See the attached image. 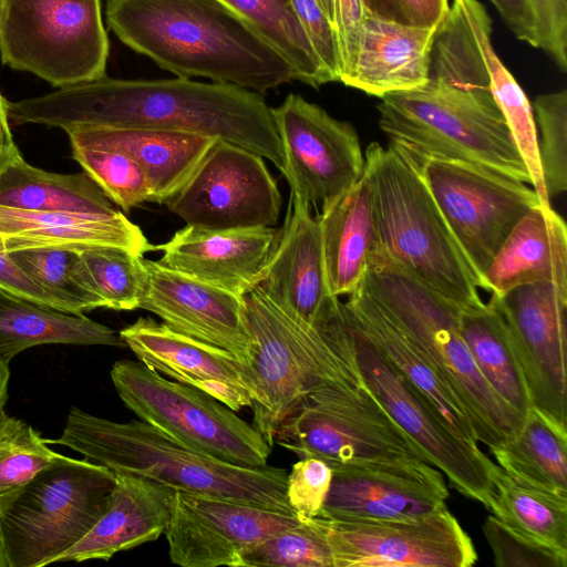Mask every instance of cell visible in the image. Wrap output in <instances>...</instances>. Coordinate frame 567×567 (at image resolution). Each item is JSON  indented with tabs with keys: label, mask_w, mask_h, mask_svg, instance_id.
<instances>
[{
	"label": "cell",
	"mask_w": 567,
	"mask_h": 567,
	"mask_svg": "<svg viewBox=\"0 0 567 567\" xmlns=\"http://www.w3.org/2000/svg\"><path fill=\"white\" fill-rule=\"evenodd\" d=\"M492 27L483 3L453 0L435 31L427 82L381 97L379 125L416 163L462 161L530 184L491 91Z\"/></svg>",
	"instance_id": "cell-1"
},
{
	"label": "cell",
	"mask_w": 567,
	"mask_h": 567,
	"mask_svg": "<svg viewBox=\"0 0 567 567\" xmlns=\"http://www.w3.org/2000/svg\"><path fill=\"white\" fill-rule=\"evenodd\" d=\"M8 113L16 124L63 131L90 124L200 134L245 147L284 171L271 107L262 94L234 84L184 78L122 80L105 74L42 96L8 102Z\"/></svg>",
	"instance_id": "cell-2"
},
{
	"label": "cell",
	"mask_w": 567,
	"mask_h": 567,
	"mask_svg": "<svg viewBox=\"0 0 567 567\" xmlns=\"http://www.w3.org/2000/svg\"><path fill=\"white\" fill-rule=\"evenodd\" d=\"M115 35L177 78H206L260 94L296 80L290 63L218 0H106Z\"/></svg>",
	"instance_id": "cell-3"
},
{
	"label": "cell",
	"mask_w": 567,
	"mask_h": 567,
	"mask_svg": "<svg viewBox=\"0 0 567 567\" xmlns=\"http://www.w3.org/2000/svg\"><path fill=\"white\" fill-rule=\"evenodd\" d=\"M243 299L250 340L244 380L254 426L272 446L279 425L308 394L363 382L344 302L312 326L277 307L257 288Z\"/></svg>",
	"instance_id": "cell-4"
},
{
	"label": "cell",
	"mask_w": 567,
	"mask_h": 567,
	"mask_svg": "<svg viewBox=\"0 0 567 567\" xmlns=\"http://www.w3.org/2000/svg\"><path fill=\"white\" fill-rule=\"evenodd\" d=\"M47 442L70 447L114 473H132L175 491L295 515L286 494L287 470L223 462L186 447L142 420L120 423L73 406L61 436Z\"/></svg>",
	"instance_id": "cell-5"
},
{
	"label": "cell",
	"mask_w": 567,
	"mask_h": 567,
	"mask_svg": "<svg viewBox=\"0 0 567 567\" xmlns=\"http://www.w3.org/2000/svg\"><path fill=\"white\" fill-rule=\"evenodd\" d=\"M359 287L421 351L466 410L489 450L522 426L524 416L486 382L460 332L462 309L419 281L375 243Z\"/></svg>",
	"instance_id": "cell-6"
},
{
	"label": "cell",
	"mask_w": 567,
	"mask_h": 567,
	"mask_svg": "<svg viewBox=\"0 0 567 567\" xmlns=\"http://www.w3.org/2000/svg\"><path fill=\"white\" fill-rule=\"evenodd\" d=\"M374 189L378 245L408 272L461 309L485 305L480 284L419 164L393 146L364 153Z\"/></svg>",
	"instance_id": "cell-7"
},
{
	"label": "cell",
	"mask_w": 567,
	"mask_h": 567,
	"mask_svg": "<svg viewBox=\"0 0 567 567\" xmlns=\"http://www.w3.org/2000/svg\"><path fill=\"white\" fill-rule=\"evenodd\" d=\"M115 473L61 455L38 472L0 512L8 567H41L80 542L103 514Z\"/></svg>",
	"instance_id": "cell-8"
},
{
	"label": "cell",
	"mask_w": 567,
	"mask_h": 567,
	"mask_svg": "<svg viewBox=\"0 0 567 567\" xmlns=\"http://www.w3.org/2000/svg\"><path fill=\"white\" fill-rule=\"evenodd\" d=\"M111 379L120 399L140 420L186 447L234 465H267L271 445L254 425L209 394L166 380L140 361H116Z\"/></svg>",
	"instance_id": "cell-9"
},
{
	"label": "cell",
	"mask_w": 567,
	"mask_h": 567,
	"mask_svg": "<svg viewBox=\"0 0 567 567\" xmlns=\"http://www.w3.org/2000/svg\"><path fill=\"white\" fill-rule=\"evenodd\" d=\"M0 56L55 87L105 75L101 0H3Z\"/></svg>",
	"instance_id": "cell-10"
},
{
	"label": "cell",
	"mask_w": 567,
	"mask_h": 567,
	"mask_svg": "<svg viewBox=\"0 0 567 567\" xmlns=\"http://www.w3.org/2000/svg\"><path fill=\"white\" fill-rule=\"evenodd\" d=\"M275 441L300 458L316 457L331 468L425 461L363 383L329 385L308 394L279 425Z\"/></svg>",
	"instance_id": "cell-11"
},
{
	"label": "cell",
	"mask_w": 567,
	"mask_h": 567,
	"mask_svg": "<svg viewBox=\"0 0 567 567\" xmlns=\"http://www.w3.org/2000/svg\"><path fill=\"white\" fill-rule=\"evenodd\" d=\"M417 164L481 288L511 230L542 204L537 193L526 183L467 162L430 157Z\"/></svg>",
	"instance_id": "cell-12"
},
{
	"label": "cell",
	"mask_w": 567,
	"mask_h": 567,
	"mask_svg": "<svg viewBox=\"0 0 567 567\" xmlns=\"http://www.w3.org/2000/svg\"><path fill=\"white\" fill-rule=\"evenodd\" d=\"M347 312L363 384L412 440L424 460L442 472L455 491L487 507L493 494L492 476L498 465L478 445L461 441L447 429L426 401L361 331L348 309Z\"/></svg>",
	"instance_id": "cell-13"
},
{
	"label": "cell",
	"mask_w": 567,
	"mask_h": 567,
	"mask_svg": "<svg viewBox=\"0 0 567 567\" xmlns=\"http://www.w3.org/2000/svg\"><path fill=\"white\" fill-rule=\"evenodd\" d=\"M281 200L262 156L215 138L164 205L187 226L236 230L275 226Z\"/></svg>",
	"instance_id": "cell-14"
},
{
	"label": "cell",
	"mask_w": 567,
	"mask_h": 567,
	"mask_svg": "<svg viewBox=\"0 0 567 567\" xmlns=\"http://www.w3.org/2000/svg\"><path fill=\"white\" fill-rule=\"evenodd\" d=\"M320 518L333 567H470L477 560L471 537L446 506L412 518Z\"/></svg>",
	"instance_id": "cell-15"
},
{
	"label": "cell",
	"mask_w": 567,
	"mask_h": 567,
	"mask_svg": "<svg viewBox=\"0 0 567 567\" xmlns=\"http://www.w3.org/2000/svg\"><path fill=\"white\" fill-rule=\"evenodd\" d=\"M271 112L292 195L321 210L362 175L365 159L349 122L293 93Z\"/></svg>",
	"instance_id": "cell-16"
},
{
	"label": "cell",
	"mask_w": 567,
	"mask_h": 567,
	"mask_svg": "<svg viewBox=\"0 0 567 567\" xmlns=\"http://www.w3.org/2000/svg\"><path fill=\"white\" fill-rule=\"evenodd\" d=\"M493 295V293H492ZM532 409L567 430V291L546 282L517 286L496 296Z\"/></svg>",
	"instance_id": "cell-17"
},
{
	"label": "cell",
	"mask_w": 567,
	"mask_h": 567,
	"mask_svg": "<svg viewBox=\"0 0 567 567\" xmlns=\"http://www.w3.org/2000/svg\"><path fill=\"white\" fill-rule=\"evenodd\" d=\"M300 523L293 514L175 491L164 534L175 565L241 567L244 555L251 548Z\"/></svg>",
	"instance_id": "cell-18"
},
{
	"label": "cell",
	"mask_w": 567,
	"mask_h": 567,
	"mask_svg": "<svg viewBox=\"0 0 567 567\" xmlns=\"http://www.w3.org/2000/svg\"><path fill=\"white\" fill-rule=\"evenodd\" d=\"M319 517L333 520L412 518L445 506L449 489L430 463L400 461L334 466Z\"/></svg>",
	"instance_id": "cell-19"
},
{
	"label": "cell",
	"mask_w": 567,
	"mask_h": 567,
	"mask_svg": "<svg viewBox=\"0 0 567 567\" xmlns=\"http://www.w3.org/2000/svg\"><path fill=\"white\" fill-rule=\"evenodd\" d=\"M140 309L159 317L173 330L219 347L246 363L249 333L243 297L144 259Z\"/></svg>",
	"instance_id": "cell-20"
},
{
	"label": "cell",
	"mask_w": 567,
	"mask_h": 567,
	"mask_svg": "<svg viewBox=\"0 0 567 567\" xmlns=\"http://www.w3.org/2000/svg\"><path fill=\"white\" fill-rule=\"evenodd\" d=\"M284 311L308 324H319L337 309L326 276L320 230L311 207L290 193L281 229L256 286Z\"/></svg>",
	"instance_id": "cell-21"
},
{
	"label": "cell",
	"mask_w": 567,
	"mask_h": 567,
	"mask_svg": "<svg viewBox=\"0 0 567 567\" xmlns=\"http://www.w3.org/2000/svg\"><path fill=\"white\" fill-rule=\"evenodd\" d=\"M118 334L148 369L196 388L233 411L250 408L244 365L230 352L179 333L152 318L141 317Z\"/></svg>",
	"instance_id": "cell-22"
},
{
	"label": "cell",
	"mask_w": 567,
	"mask_h": 567,
	"mask_svg": "<svg viewBox=\"0 0 567 567\" xmlns=\"http://www.w3.org/2000/svg\"><path fill=\"white\" fill-rule=\"evenodd\" d=\"M277 235L274 227L206 230L186 225L155 249L163 251L162 265L244 297L258 285Z\"/></svg>",
	"instance_id": "cell-23"
},
{
	"label": "cell",
	"mask_w": 567,
	"mask_h": 567,
	"mask_svg": "<svg viewBox=\"0 0 567 567\" xmlns=\"http://www.w3.org/2000/svg\"><path fill=\"white\" fill-rule=\"evenodd\" d=\"M175 489L132 473H115L106 507L91 530L58 561L109 560L165 533Z\"/></svg>",
	"instance_id": "cell-24"
},
{
	"label": "cell",
	"mask_w": 567,
	"mask_h": 567,
	"mask_svg": "<svg viewBox=\"0 0 567 567\" xmlns=\"http://www.w3.org/2000/svg\"><path fill=\"white\" fill-rule=\"evenodd\" d=\"M436 28L364 16L355 63L343 84L380 99L424 85Z\"/></svg>",
	"instance_id": "cell-25"
},
{
	"label": "cell",
	"mask_w": 567,
	"mask_h": 567,
	"mask_svg": "<svg viewBox=\"0 0 567 567\" xmlns=\"http://www.w3.org/2000/svg\"><path fill=\"white\" fill-rule=\"evenodd\" d=\"M64 131L71 145L109 148L132 157L146 173L153 187V203L158 204H164L183 185L215 140L148 127L76 124Z\"/></svg>",
	"instance_id": "cell-26"
},
{
	"label": "cell",
	"mask_w": 567,
	"mask_h": 567,
	"mask_svg": "<svg viewBox=\"0 0 567 567\" xmlns=\"http://www.w3.org/2000/svg\"><path fill=\"white\" fill-rule=\"evenodd\" d=\"M546 282L567 291V227L539 204L514 226L482 278V289L502 296L526 284Z\"/></svg>",
	"instance_id": "cell-27"
},
{
	"label": "cell",
	"mask_w": 567,
	"mask_h": 567,
	"mask_svg": "<svg viewBox=\"0 0 567 567\" xmlns=\"http://www.w3.org/2000/svg\"><path fill=\"white\" fill-rule=\"evenodd\" d=\"M344 302L352 320L461 441L478 445L463 404L430 362L360 287Z\"/></svg>",
	"instance_id": "cell-28"
},
{
	"label": "cell",
	"mask_w": 567,
	"mask_h": 567,
	"mask_svg": "<svg viewBox=\"0 0 567 567\" xmlns=\"http://www.w3.org/2000/svg\"><path fill=\"white\" fill-rule=\"evenodd\" d=\"M87 246L120 247L140 256L155 250L141 228L123 213L97 216L0 206V247L6 252L34 247Z\"/></svg>",
	"instance_id": "cell-29"
},
{
	"label": "cell",
	"mask_w": 567,
	"mask_h": 567,
	"mask_svg": "<svg viewBox=\"0 0 567 567\" xmlns=\"http://www.w3.org/2000/svg\"><path fill=\"white\" fill-rule=\"evenodd\" d=\"M365 159V158H364ZM331 295H350L361 284L377 243L374 189L370 171L316 216Z\"/></svg>",
	"instance_id": "cell-30"
},
{
	"label": "cell",
	"mask_w": 567,
	"mask_h": 567,
	"mask_svg": "<svg viewBox=\"0 0 567 567\" xmlns=\"http://www.w3.org/2000/svg\"><path fill=\"white\" fill-rule=\"evenodd\" d=\"M126 347L113 329L84 316L43 307L0 290V358L7 363L34 346Z\"/></svg>",
	"instance_id": "cell-31"
},
{
	"label": "cell",
	"mask_w": 567,
	"mask_h": 567,
	"mask_svg": "<svg viewBox=\"0 0 567 567\" xmlns=\"http://www.w3.org/2000/svg\"><path fill=\"white\" fill-rule=\"evenodd\" d=\"M0 206L97 216L122 213L84 172L51 173L30 165L22 155L0 173Z\"/></svg>",
	"instance_id": "cell-32"
},
{
	"label": "cell",
	"mask_w": 567,
	"mask_h": 567,
	"mask_svg": "<svg viewBox=\"0 0 567 567\" xmlns=\"http://www.w3.org/2000/svg\"><path fill=\"white\" fill-rule=\"evenodd\" d=\"M515 481L567 497V430L530 409L519 430L489 450Z\"/></svg>",
	"instance_id": "cell-33"
},
{
	"label": "cell",
	"mask_w": 567,
	"mask_h": 567,
	"mask_svg": "<svg viewBox=\"0 0 567 567\" xmlns=\"http://www.w3.org/2000/svg\"><path fill=\"white\" fill-rule=\"evenodd\" d=\"M460 332L489 386L525 416L532 409L530 400L494 295L481 308L462 309Z\"/></svg>",
	"instance_id": "cell-34"
},
{
	"label": "cell",
	"mask_w": 567,
	"mask_h": 567,
	"mask_svg": "<svg viewBox=\"0 0 567 567\" xmlns=\"http://www.w3.org/2000/svg\"><path fill=\"white\" fill-rule=\"evenodd\" d=\"M487 509L502 523L567 554V497L546 492L507 475L499 466L492 476Z\"/></svg>",
	"instance_id": "cell-35"
},
{
	"label": "cell",
	"mask_w": 567,
	"mask_h": 567,
	"mask_svg": "<svg viewBox=\"0 0 567 567\" xmlns=\"http://www.w3.org/2000/svg\"><path fill=\"white\" fill-rule=\"evenodd\" d=\"M250 23L293 68L296 80L315 89L331 82L289 0H218Z\"/></svg>",
	"instance_id": "cell-36"
},
{
	"label": "cell",
	"mask_w": 567,
	"mask_h": 567,
	"mask_svg": "<svg viewBox=\"0 0 567 567\" xmlns=\"http://www.w3.org/2000/svg\"><path fill=\"white\" fill-rule=\"evenodd\" d=\"M8 255L35 284L78 315L103 308L90 284L80 248L34 247Z\"/></svg>",
	"instance_id": "cell-37"
},
{
	"label": "cell",
	"mask_w": 567,
	"mask_h": 567,
	"mask_svg": "<svg viewBox=\"0 0 567 567\" xmlns=\"http://www.w3.org/2000/svg\"><path fill=\"white\" fill-rule=\"evenodd\" d=\"M80 256L103 308L138 309L145 280L143 256L113 246L83 247Z\"/></svg>",
	"instance_id": "cell-38"
},
{
	"label": "cell",
	"mask_w": 567,
	"mask_h": 567,
	"mask_svg": "<svg viewBox=\"0 0 567 567\" xmlns=\"http://www.w3.org/2000/svg\"><path fill=\"white\" fill-rule=\"evenodd\" d=\"M48 445L29 423L0 413V512L38 472L62 455Z\"/></svg>",
	"instance_id": "cell-39"
},
{
	"label": "cell",
	"mask_w": 567,
	"mask_h": 567,
	"mask_svg": "<svg viewBox=\"0 0 567 567\" xmlns=\"http://www.w3.org/2000/svg\"><path fill=\"white\" fill-rule=\"evenodd\" d=\"M71 150L72 157L84 173L125 213L143 203L153 202L151 182L132 157L101 147L71 145Z\"/></svg>",
	"instance_id": "cell-40"
},
{
	"label": "cell",
	"mask_w": 567,
	"mask_h": 567,
	"mask_svg": "<svg viewBox=\"0 0 567 567\" xmlns=\"http://www.w3.org/2000/svg\"><path fill=\"white\" fill-rule=\"evenodd\" d=\"M333 567L320 517L303 520L246 553L241 567Z\"/></svg>",
	"instance_id": "cell-41"
},
{
	"label": "cell",
	"mask_w": 567,
	"mask_h": 567,
	"mask_svg": "<svg viewBox=\"0 0 567 567\" xmlns=\"http://www.w3.org/2000/svg\"><path fill=\"white\" fill-rule=\"evenodd\" d=\"M534 110L542 172L551 199L567 189V91L536 96Z\"/></svg>",
	"instance_id": "cell-42"
},
{
	"label": "cell",
	"mask_w": 567,
	"mask_h": 567,
	"mask_svg": "<svg viewBox=\"0 0 567 567\" xmlns=\"http://www.w3.org/2000/svg\"><path fill=\"white\" fill-rule=\"evenodd\" d=\"M483 534L498 567H566L567 554L522 534L489 515Z\"/></svg>",
	"instance_id": "cell-43"
},
{
	"label": "cell",
	"mask_w": 567,
	"mask_h": 567,
	"mask_svg": "<svg viewBox=\"0 0 567 567\" xmlns=\"http://www.w3.org/2000/svg\"><path fill=\"white\" fill-rule=\"evenodd\" d=\"M332 480V470L316 457H301L287 477V499L301 520L319 517Z\"/></svg>",
	"instance_id": "cell-44"
},
{
	"label": "cell",
	"mask_w": 567,
	"mask_h": 567,
	"mask_svg": "<svg viewBox=\"0 0 567 567\" xmlns=\"http://www.w3.org/2000/svg\"><path fill=\"white\" fill-rule=\"evenodd\" d=\"M290 6L331 82L339 81L340 59L332 22L318 0H289Z\"/></svg>",
	"instance_id": "cell-45"
},
{
	"label": "cell",
	"mask_w": 567,
	"mask_h": 567,
	"mask_svg": "<svg viewBox=\"0 0 567 567\" xmlns=\"http://www.w3.org/2000/svg\"><path fill=\"white\" fill-rule=\"evenodd\" d=\"M532 18L537 49L567 70V6L559 0H524Z\"/></svg>",
	"instance_id": "cell-46"
},
{
	"label": "cell",
	"mask_w": 567,
	"mask_h": 567,
	"mask_svg": "<svg viewBox=\"0 0 567 567\" xmlns=\"http://www.w3.org/2000/svg\"><path fill=\"white\" fill-rule=\"evenodd\" d=\"M364 16L406 25L436 28L449 11V0H362Z\"/></svg>",
	"instance_id": "cell-47"
},
{
	"label": "cell",
	"mask_w": 567,
	"mask_h": 567,
	"mask_svg": "<svg viewBox=\"0 0 567 567\" xmlns=\"http://www.w3.org/2000/svg\"><path fill=\"white\" fill-rule=\"evenodd\" d=\"M333 27L340 59L339 81L343 83L355 63L364 12L362 0H333Z\"/></svg>",
	"instance_id": "cell-48"
},
{
	"label": "cell",
	"mask_w": 567,
	"mask_h": 567,
	"mask_svg": "<svg viewBox=\"0 0 567 567\" xmlns=\"http://www.w3.org/2000/svg\"><path fill=\"white\" fill-rule=\"evenodd\" d=\"M0 290L21 297L34 303L74 313L75 310L64 301L53 297L35 284L0 247Z\"/></svg>",
	"instance_id": "cell-49"
},
{
	"label": "cell",
	"mask_w": 567,
	"mask_h": 567,
	"mask_svg": "<svg viewBox=\"0 0 567 567\" xmlns=\"http://www.w3.org/2000/svg\"><path fill=\"white\" fill-rule=\"evenodd\" d=\"M517 39L537 48L534 24L524 0H489Z\"/></svg>",
	"instance_id": "cell-50"
},
{
	"label": "cell",
	"mask_w": 567,
	"mask_h": 567,
	"mask_svg": "<svg viewBox=\"0 0 567 567\" xmlns=\"http://www.w3.org/2000/svg\"><path fill=\"white\" fill-rule=\"evenodd\" d=\"M8 101L0 93V173L22 154L11 133Z\"/></svg>",
	"instance_id": "cell-51"
},
{
	"label": "cell",
	"mask_w": 567,
	"mask_h": 567,
	"mask_svg": "<svg viewBox=\"0 0 567 567\" xmlns=\"http://www.w3.org/2000/svg\"><path fill=\"white\" fill-rule=\"evenodd\" d=\"M10 379L9 363L0 358V413L8 400V385Z\"/></svg>",
	"instance_id": "cell-52"
},
{
	"label": "cell",
	"mask_w": 567,
	"mask_h": 567,
	"mask_svg": "<svg viewBox=\"0 0 567 567\" xmlns=\"http://www.w3.org/2000/svg\"><path fill=\"white\" fill-rule=\"evenodd\" d=\"M321 4L323 11L328 16L329 20L333 24V18H334V9H333V0H318Z\"/></svg>",
	"instance_id": "cell-53"
},
{
	"label": "cell",
	"mask_w": 567,
	"mask_h": 567,
	"mask_svg": "<svg viewBox=\"0 0 567 567\" xmlns=\"http://www.w3.org/2000/svg\"><path fill=\"white\" fill-rule=\"evenodd\" d=\"M0 567H8L1 534H0Z\"/></svg>",
	"instance_id": "cell-54"
},
{
	"label": "cell",
	"mask_w": 567,
	"mask_h": 567,
	"mask_svg": "<svg viewBox=\"0 0 567 567\" xmlns=\"http://www.w3.org/2000/svg\"><path fill=\"white\" fill-rule=\"evenodd\" d=\"M2 6H3V0H0V16H1V11H2Z\"/></svg>",
	"instance_id": "cell-55"
},
{
	"label": "cell",
	"mask_w": 567,
	"mask_h": 567,
	"mask_svg": "<svg viewBox=\"0 0 567 567\" xmlns=\"http://www.w3.org/2000/svg\"><path fill=\"white\" fill-rule=\"evenodd\" d=\"M563 4L567 6V0H559Z\"/></svg>",
	"instance_id": "cell-56"
}]
</instances>
